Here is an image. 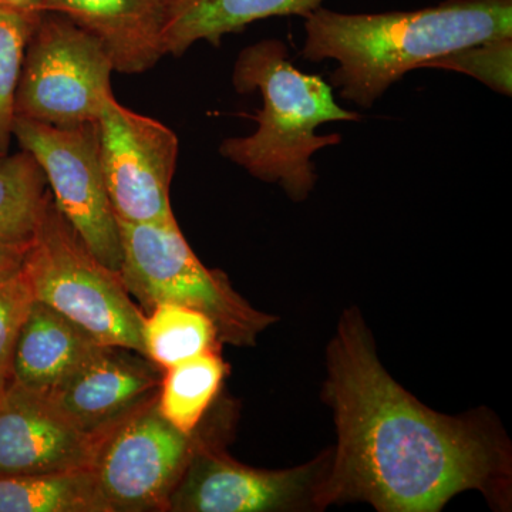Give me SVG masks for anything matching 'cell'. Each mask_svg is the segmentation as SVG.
Segmentation results:
<instances>
[{"instance_id":"ba28073f","label":"cell","mask_w":512,"mask_h":512,"mask_svg":"<svg viewBox=\"0 0 512 512\" xmlns=\"http://www.w3.org/2000/svg\"><path fill=\"white\" fill-rule=\"evenodd\" d=\"M201 434L175 429L161 416L156 399L99 437L90 471L107 510L167 511Z\"/></svg>"},{"instance_id":"7a4b0ae2","label":"cell","mask_w":512,"mask_h":512,"mask_svg":"<svg viewBox=\"0 0 512 512\" xmlns=\"http://www.w3.org/2000/svg\"><path fill=\"white\" fill-rule=\"evenodd\" d=\"M301 56L335 60L330 86L363 109L416 69L478 43L512 37V0H444L406 12L306 15Z\"/></svg>"},{"instance_id":"6da1fadb","label":"cell","mask_w":512,"mask_h":512,"mask_svg":"<svg viewBox=\"0 0 512 512\" xmlns=\"http://www.w3.org/2000/svg\"><path fill=\"white\" fill-rule=\"evenodd\" d=\"M326 359L323 396L333 410L338 446L315 508L366 501L380 512H437L468 490L507 507V441L484 414L446 416L404 390L380 363L357 309L343 313Z\"/></svg>"},{"instance_id":"603a6c76","label":"cell","mask_w":512,"mask_h":512,"mask_svg":"<svg viewBox=\"0 0 512 512\" xmlns=\"http://www.w3.org/2000/svg\"><path fill=\"white\" fill-rule=\"evenodd\" d=\"M29 244H5L0 242V282L20 274Z\"/></svg>"},{"instance_id":"3957f363","label":"cell","mask_w":512,"mask_h":512,"mask_svg":"<svg viewBox=\"0 0 512 512\" xmlns=\"http://www.w3.org/2000/svg\"><path fill=\"white\" fill-rule=\"evenodd\" d=\"M232 86L239 94L261 93L262 107L249 117L258 124L254 133L222 141L221 156L264 183L278 184L292 201H305L318 183L313 156L342 143L340 134H318V127L362 116L339 106L323 77L299 70L278 39L239 53Z\"/></svg>"},{"instance_id":"7402d4cb","label":"cell","mask_w":512,"mask_h":512,"mask_svg":"<svg viewBox=\"0 0 512 512\" xmlns=\"http://www.w3.org/2000/svg\"><path fill=\"white\" fill-rule=\"evenodd\" d=\"M32 302V291L22 272L0 282V390L10 382L16 340Z\"/></svg>"},{"instance_id":"5bb4252c","label":"cell","mask_w":512,"mask_h":512,"mask_svg":"<svg viewBox=\"0 0 512 512\" xmlns=\"http://www.w3.org/2000/svg\"><path fill=\"white\" fill-rule=\"evenodd\" d=\"M100 346L72 320L33 299L16 340L10 382L47 396Z\"/></svg>"},{"instance_id":"ac0fdd59","label":"cell","mask_w":512,"mask_h":512,"mask_svg":"<svg viewBox=\"0 0 512 512\" xmlns=\"http://www.w3.org/2000/svg\"><path fill=\"white\" fill-rule=\"evenodd\" d=\"M143 342L146 357L163 372L202 353L221 350L222 345L207 315L174 303H158L144 313Z\"/></svg>"},{"instance_id":"7c38bea8","label":"cell","mask_w":512,"mask_h":512,"mask_svg":"<svg viewBox=\"0 0 512 512\" xmlns=\"http://www.w3.org/2000/svg\"><path fill=\"white\" fill-rule=\"evenodd\" d=\"M96 443L43 394L12 382L0 390V477L90 468Z\"/></svg>"},{"instance_id":"9c48e42d","label":"cell","mask_w":512,"mask_h":512,"mask_svg":"<svg viewBox=\"0 0 512 512\" xmlns=\"http://www.w3.org/2000/svg\"><path fill=\"white\" fill-rule=\"evenodd\" d=\"M104 181L117 220L165 224L175 220L170 202L177 168V134L156 119L110 97L97 120Z\"/></svg>"},{"instance_id":"ffe728a7","label":"cell","mask_w":512,"mask_h":512,"mask_svg":"<svg viewBox=\"0 0 512 512\" xmlns=\"http://www.w3.org/2000/svg\"><path fill=\"white\" fill-rule=\"evenodd\" d=\"M40 16L0 8V156L8 154L13 138L20 73L26 47Z\"/></svg>"},{"instance_id":"277c9868","label":"cell","mask_w":512,"mask_h":512,"mask_svg":"<svg viewBox=\"0 0 512 512\" xmlns=\"http://www.w3.org/2000/svg\"><path fill=\"white\" fill-rule=\"evenodd\" d=\"M22 274L33 299L72 320L101 346L144 353V312L121 281L119 271L100 262L76 231L47 202L30 241Z\"/></svg>"},{"instance_id":"8fae6325","label":"cell","mask_w":512,"mask_h":512,"mask_svg":"<svg viewBox=\"0 0 512 512\" xmlns=\"http://www.w3.org/2000/svg\"><path fill=\"white\" fill-rule=\"evenodd\" d=\"M163 370L136 350L100 346L46 399L77 429L99 437L157 399Z\"/></svg>"},{"instance_id":"e0dca14e","label":"cell","mask_w":512,"mask_h":512,"mask_svg":"<svg viewBox=\"0 0 512 512\" xmlns=\"http://www.w3.org/2000/svg\"><path fill=\"white\" fill-rule=\"evenodd\" d=\"M0 512H109L90 468L0 477Z\"/></svg>"},{"instance_id":"44dd1931","label":"cell","mask_w":512,"mask_h":512,"mask_svg":"<svg viewBox=\"0 0 512 512\" xmlns=\"http://www.w3.org/2000/svg\"><path fill=\"white\" fill-rule=\"evenodd\" d=\"M512 37L478 43L434 60L427 67L468 74L495 92L511 96Z\"/></svg>"},{"instance_id":"52a82bcc","label":"cell","mask_w":512,"mask_h":512,"mask_svg":"<svg viewBox=\"0 0 512 512\" xmlns=\"http://www.w3.org/2000/svg\"><path fill=\"white\" fill-rule=\"evenodd\" d=\"M13 138L46 175L57 210L100 262L119 271L123 247L100 160L96 123L57 127L15 117Z\"/></svg>"},{"instance_id":"8992f818","label":"cell","mask_w":512,"mask_h":512,"mask_svg":"<svg viewBox=\"0 0 512 512\" xmlns=\"http://www.w3.org/2000/svg\"><path fill=\"white\" fill-rule=\"evenodd\" d=\"M113 63L103 46L72 20L42 13L26 47L15 114L73 127L96 123L113 97Z\"/></svg>"},{"instance_id":"9a60e30c","label":"cell","mask_w":512,"mask_h":512,"mask_svg":"<svg viewBox=\"0 0 512 512\" xmlns=\"http://www.w3.org/2000/svg\"><path fill=\"white\" fill-rule=\"evenodd\" d=\"M326 0H165V56H183L197 42L220 46L222 37L251 23L306 15Z\"/></svg>"},{"instance_id":"30bf717a","label":"cell","mask_w":512,"mask_h":512,"mask_svg":"<svg viewBox=\"0 0 512 512\" xmlns=\"http://www.w3.org/2000/svg\"><path fill=\"white\" fill-rule=\"evenodd\" d=\"M332 450L289 470H259L225 453L220 437L201 434L168 498L173 512H272L315 508Z\"/></svg>"},{"instance_id":"d6986e66","label":"cell","mask_w":512,"mask_h":512,"mask_svg":"<svg viewBox=\"0 0 512 512\" xmlns=\"http://www.w3.org/2000/svg\"><path fill=\"white\" fill-rule=\"evenodd\" d=\"M28 151L0 156V242L29 244L52 194Z\"/></svg>"},{"instance_id":"cb8c5ba5","label":"cell","mask_w":512,"mask_h":512,"mask_svg":"<svg viewBox=\"0 0 512 512\" xmlns=\"http://www.w3.org/2000/svg\"><path fill=\"white\" fill-rule=\"evenodd\" d=\"M0 8L18 10L26 15L40 16L43 12V0H0Z\"/></svg>"},{"instance_id":"5b68a950","label":"cell","mask_w":512,"mask_h":512,"mask_svg":"<svg viewBox=\"0 0 512 512\" xmlns=\"http://www.w3.org/2000/svg\"><path fill=\"white\" fill-rule=\"evenodd\" d=\"M127 292L146 313L158 303H174L204 313L221 343L252 348L276 316L249 305L220 269L207 268L192 251L177 220L165 224L119 221Z\"/></svg>"},{"instance_id":"4fadbf2b","label":"cell","mask_w":512,"mask_h":512,"mask_svg":"<svg viewBox=\"0 0 512 512\" xmlns=\"http://www.w3.org/2000/svg\"><path fill=\"white\" fill-rule=\"evenodd\" d=\"M103 46L114 72L140 74L165 56V0H43Z\"/></svg>"},{"instance_id":"2e32d148","label":"cell","mask_w":512,"mask_h":512,"mask_svg":"<svg viewBox=\"0 0 512 512\" xmlns=\"http://www.w3.org/2000/svg\"><path fill=\"white\" fill-rule=\"evenodd\" d=\"M227 373L221 350H210L164 370L157 396L161 416L175 429L194 434L221 393Z\"/></svg>"}]
</instances>
